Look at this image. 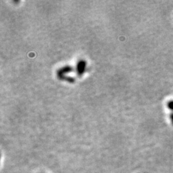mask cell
Wrapping results in <instances>:
<instances>
[{
  "label": "cell",
  "mask_w": 173,
  "mask_h": 173,
  "mask_svg": "<svg viewBox=\"0 0 173 173\" xmlns=\"http://www.w3.org/2000/svg\"><path fill=\"white\" fill-rule=\"evenodd\" d=\"M167 107H168L169 109L171 110L172 111H173V100L170 101L167 103Z\"/></svg>",
  "instance_id": "1"
},
{
  "label": "cell",
  "mask_w": 173,
  "mask_h": 173,
  "mask_svg": "<svg viewBox=\"0 0 173 173\" xmlns=\"http://www.w3.org/2000/svg\"><path fill=\"white\" fill-rule=\"evenodd\" d=\"M170 119H171V120L172 122V124L173 125V114H171V115H170Z\"/></svg>",
  "instance_id": "2"
}]
</instances>
